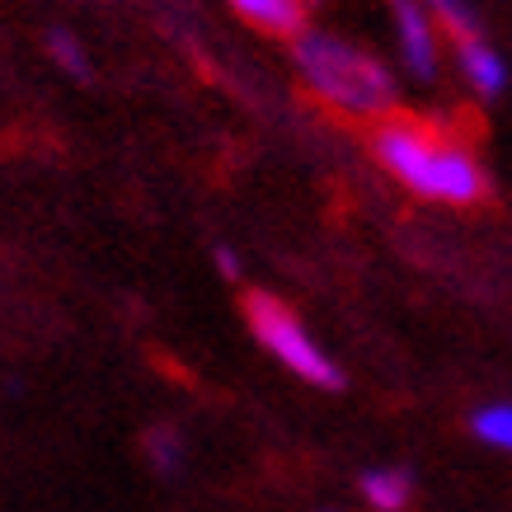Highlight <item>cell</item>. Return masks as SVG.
<instances>
[{"label": "cell", "instance_id": "obj_2", "mask_svg": "<svg viewBox=\"0 0 512 512\" xmlns=\"http://www.w3.org/2000/svg\"><path fill=\"white\" fill-rule=\"evenodd\" d=\"M296 71L325 104L343 113L376 118V113L395 109V80L386 66L334 33H301L296 38Z\"/></svg>", "mask_w": 512, "mask_h": 512}, {"label": "cell", "instance_id": "obj_5", "mask_svg": "<svg viewBox=\"0 0 512 512\" xmlns=\"http://www.w3.org/2000/svg\"><path fill=\"white\" fill-rule=\"evenodd\" d=\"M235 10L249 19V24H259L268 33H296L306 29V10H301V0H231Z\"/></svg>", "mask_w": 512, "mask_h": 512}, {"label": "cell", "instance_id": "obj_6", "mask_svg": "<svg viewBox=\"0 0 512 512\" xmlns=\"http://www.w3.org/2000/svg\"><path fill=\"white\" fill-rule=\"evenodd\" d=\"M461 71H466V80L484 94V99L508 85V66H503V57H498L494 47L475 43V38H470V43H461Z\"/></svg>", "mask_w": 512, "mask_h": 512}, {"label": "cell", "instance_id": "obj_12", "mask_svg": "<svg viewBox=\"0 0 512 512\" xmlns=\"http://www.w3.org/2000/svg\"><path fill=\"white\" fill-rule=\"evenodd\" d=\"M217 264H221V273H226V278H235V273H240V259H235L231 249H217Z\"/></svg>", "mask_w": 512, "mask_h": 512}, {"label": "cell", "instance_id": "obj_7", "mask_svg": "<svg viewBox=\"0 0 512 512\" xmlns=\"http://www.w3.org/2000/svg\"><path fill=\"white\" fill-rule=\"evenodd\" d=\"M409 494H414V484H409L404 470H367L362 475V498L376 512H404L409 508Z\"/></svg>", "mask_w": 512, "mask_h": 512}, {"label": "cell", "instance_id": "obj_4", "mask_svg": "<svg viewBox=\"0 0 512 512\" xmlns=\"http://www.w3.org/2000/svg\"><path fill=\"white\" fill-rule=\"evenodd\" d=\"M395 24H400V52L404 62L414 66L419 76L437 71V19L423 10V0H390Z\"/></svg>", "mask_w": 512, "mask_h": 512}, {"label": "cell", "instance_id": "obj_11", "mask_svg": "<svg viewBox=\"0 0 512 512\" xmlns=\"http://www.w3.org/2000/svg\"><path fill=\"white\" fill-rule=\"evenodd\" d=\"M47 47H52V57H57L66 71L85 76V52H80V43L71 38V33H52V38H47Z\"/></svg>", "mask_w": 512, "mask_h": 512}, {"label": "cell", "instance_id": "obj_8", "mask_svg": "<svg viewBox=\"0 0 512 512\" xmlns=\"http://www.w3.org/2000/svg\"><path fill=\"white\" fill-rule=\"evenodd\" d=\"M470 428H475V437L489 442V447L512 451V404H489V409H480V414L470 419Z\"/></svg>", "mask_w": 512, "mask_h": 512}, {"label": "cell", "instance_id": "obj_9", "mask_svg": "<svg viewBox=\"0 0 512 512\" xmlns=\"http://www.w3.org/2000/svg\"><path fill=\"white\" fill-rule=\"evenodd\" d=\"M423 10H428L437 24H447L461 43H470V38H475V15H470L466 0H423Z\"/></svg>", "mask_w": 512, "mask_h": 512}, {"label": "cell", "instance_id": "obj_10", "mask_svg": "<svg viewBox=\"0 0 512 512\" xmlns=\"http://www.w3.org/2000/svg\"><path fill=\"white\" fill-rule=\"evenodd\" d=\"M146 456H151V466L156 470H179V456H184V447H179V433H170V428H156V433L146 437Z\"/></svg>", "mask_w": 512, "mask_h": 512}, {"label": "cell", "instance_id": "obj_1", "mask_svg": "<svg viewBox=\"0 0 512 512\" xmlns=\"http://www.w3.org/2000/svg\"><path fill=\"white\" fill-rule=\"evenodd\" d=\"M376 156L395 179L423 193V198L437 202H480L484 198V174L475 165L470 151L461 146H447L442 137H433L428 127L419 123H381L376 132Z\"/></svg>", "mask_w": 512, "mask_h": 512}, {"label": "cell", "instance_id": "obj_3", "mask_svg": "<svg viewBox=\"0 0 512 512\" xmlns=\"http://www.w3.org/2000/svg\"><path fill=\"white\" fill-rule=\"evenodd\" d=\"M245 311H249V325H254V339L264 343L282 367H292V372L301 376V381H311V386H325V390L343 386V372L320 353V348H315L311 334L301 329V320L282 306L278 296L254 292L245 301Z\"/></svg>", "mask_w": 512, "mask_h": 512}]
</instances>
